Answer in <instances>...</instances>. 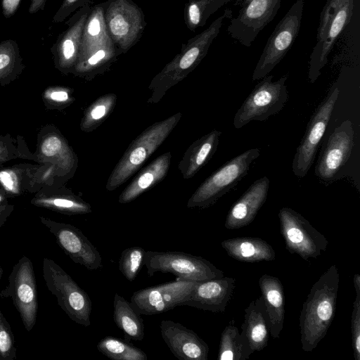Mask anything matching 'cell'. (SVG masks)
<instances>
[{"mask_svg": "<svg viewBox=\"0 0 360 360\" xmlns=\"http://www.w3.org/2000/svg\"><path fill=\"white\" fill-rule=\"evenodd\" d=\"M316 42L309 60L308 79L314 83L339 39L345 48H360V0H326L320 14Z\"/></svg>", "mask_w": 360, "mask_h": 360, "instance_id": "cell-1", "label": "cell"}, {"mask_svg": "<svg viewBox=\"0 0 360 360\" xmlns=\"http://www.w3.org/2000/svg\"><path fill=\"white\" fill-rule=\"evenodd\" d=\"M340 274L331 265L311 286L300 316L302 349L313 351L325 337L334 319Z\"/></svg>", "mask_w": 360, "mask_h": 360, "instance_id": "cell-2", "label": "cell"}, {"mask_svg": "<svg viewBox=\"0 0 360 360\" xmlns=\"http://www.w3.org/2000/svg\"><path fill=\"white\" fill-rule=\"evenodd\" d=\"M231 16L232 11L226 8L207 28L181 45V51L152 79L148 87L153 91L149 103L158 102L170 87L184 79L200 63L219 34L224 20Z\"/></svg>", "mask_w": 360, "mask_h": 360, "instance_id": "cell-3", "label": "cell"}, {"mask_svg": "<svg viewBox=\"0 0 360 360\" xmlns=\"http://www.w3.org/2000/svg\"><path fill=\"white\" fill-rule=\"evenodd\" d=\"M120 55L106 30L101 3L92 6L72 74L90 80L108 70Z\"/></svg>", "mask_w": 360, "mask_h": 360, "instance_id": "cell-4", "label": "cell"}, {"mask_svg": "<svg viewBox=\"0 0 360 360\" xmlns=\"http://www.w3.org/2000/svg\"><path fill=\"white\" fill-rule=\"evenodd\" d=\"M178 112L147 127L128 146L110 174L106 189L114 191L125 183L162 144L179 122Z\"/></svg>", "mask_w": 360, "mask_h": 360, "instance_id": "cell-5", "label": "cell"}, {"mask_svg": "<svg viewBox=\"0 0 360 360\" xmlns=\"http://www.w3.org/2000/svg\"><path fill=\"white\" fill-rule=\"evenodd\" d=\"M42 271L46 288L60 308L72 321L89 326L92 302L89 295L53 259H43Z\"/></svg>", "mask_w": 360, "mask_h": 360, "instance_id": "cell-6", "label": "cell"}, {"mask_svg": "<svg viewBox=\"0 0 360 360\" xmlns=\"http://www.w3.org/2000/svg\"><path fill=\"white\" fill-rule=\"evenodd\" d=\"M259 155V148H250L226 162L198 186L188 199L187 207L205 209L214 205L247 175L252 162Z\"/></svg>", "mask_w": 360, "mask_h": 360, "instance_id": "cell-7", "label": "cell"}, {"mask_svg": "<svg viewBox=\"0 0 360 360\" xmlns=\"http://www.w3.org/2000/svg\"><path fill=\"white\" fill-rule=\"evenodd\" d=\"M101 4L108 33L121 54L126 53L143 34L145 14L132 0H107Z\"/></svg>", "mask_w": 360, "mask_h": 360, "instance_id": "cell-8", "label": "cell"}, {"mask_svg": "<svg viewBox=\"0 0 360 360\" xmlns=\"http://www.w3.org/2000/svg\"><path fill=\"white\" fill-rule=\"evenodd\" d=\"M274 76L268 75L258 82L243 101L234 119L236 129L244 127L251 121H266L279 112L288 100L285 82L287 75L273 82Z\"/></svg>", "mask_w": 360, "mask_h": 360, "instance_id": "cell-9", "label": "cell"}, {"mask_svg": "<svg viewBox=\"0 0 360 360\" xmlns=\"http://www.w3.org/2000/svg\"><path fill=\"white\" fill-rule=\"evenodd\" d=\"M144 266L149 277L156 272L171 273L176 278L202 281L224 276V272L206 259L178 251H146Z\"/></svg>", "mask_w": 360, "mask_h": 360, "instance_id": "cell-10", "label": "cell"}, {"mask_svg": "<svg viewBox=\"0 0 360 360\" xmlns=\"http://www.w3.org/2000/svg\"><path fill=\"white\" fill-rule=\"evenodd\" d=\"M304 7V0H296L277 24L257 63L252 81L268 75L290 49L300 30Z\"/></svg>", "mask_w": 360, "mask_h": 360, "instance_id": "cell-11", "label": "cell"}, {"mask_svg": "<svg viewBox=\"0 0 360 360\" xmlns=\"http://www.w3.org/2000/svg\"><path fill=\"white\" fill-rule=\"evenodd\" d=\"M0 297H11L25 328L31 331L36 323L38 302L34 270L30 258L22 256L13 266Z\"/></svg>", "mask_w": 360, "mask_h": 360, "instance_id": "cell-12", "label": "cell"}, {"mask_svg": "<svg viewBox=\"0 0 360 360\" xmlns=\"http://www.w3.org/2000/svg\"><path fill=\"white\" fill-rule=\"evenodd\" d=\"M280 229L285 248L304 260L316 258L326 250L328 241L295 210L284 207L278 212Z\"/></svg>", "mask_w": 360, "mask_h": 360, "instance_id": "cell-13", "label": "cell"}, {"mask_svg": "<svg viewBox=\"0 0 360 360\" xmlns=\"http://www.w3.org/2000/svg\"><path fill=\"white\" fill-rule=\"evenodd\" d=\"M339 95L340 89L335 87L311 115L292 160V172L296 176H305L313 165L318 146L326 131Z\"/></svg>", "mask_w": 360, "mask_h": 360, "instance_id": "cell-14", "label": "cell"}, {"mask_svg": "<svg viewBox=\"0 0 360 360\" xmlns=\"http://www.w3.org/2000/svg\"><path fill=\"white\" fill-rule=\"evenodd\" d=\"M199 281H176L141 289L134 292L130 303L142 315L167 311L186 300Z\"/></svg>", "mask_w": 360, "mask_h": 360, "instance_id": "cell-15", "label": "cell"}, {"mask_svg": "<svg viewBox=\"0 0 360 360\" xmlns=\"http://www.w3.org/2000/svg\"><path fill=\"white\" fill-rule=\"evenodd\" d=\"M282 0H245L227 32L232 39L250 47L260 32L277 14Z\"/></svg>", "mask_w": 360, "mask_h": 360, "instance_id": "cell-16", "label": "cell"}, {"mask_svg": "<svg viewBox=\"0 0 360 360\" xmlns=\"http://www.w3.org/2000/svg\"><path fill=\"white\" fill-rule=\"evenodd\" d=\"M40 220L54 236L60 248L75 263L90 271L103 267L101 255L80 229L72 224L43 217H40Z\"/></svg>", "mask_w": 360, "mask_h": 360, "instance_id": "cell-17", "label": "cell"}, {"mask_svg": "<svg viewBox=\"0 0 360 360\" xmlns=\"http://www.w3.org/2000/svg\"><path fill=\"white\" fill-rule=\"evenodd\" d=\"M354 145L353 125L349 120H347L330 135L315 167L316 176L324 181L334 179L348 161Z\"/></svg>", "mask_w": 360, "mask_h": 360, "instance_id": "cell-18", "label": "cell"}, {"mask_svg": "<svg viewBox=\"0 0 360 360\" xmlns=\"http://www.w3.org/2000/svg\"><path fill=\"white\" fill-rule=\"evenodd\" d=\"M89 4L77 10L51 48L55 68L65 75L72 74L77 62L82 34L91 8Z\"/></svg>", "mask_w": 360, "mask_h": 360, "instance_id": "cell-19", "label": "cell"}, {"mask_svg": "<svg viewBox=\"0 0 360 360\" xmlns=\"http://www.w3.org/2000/svg\"><path fill=\"white\" fill-rule=\"evenodd\" d=\"M160 329L165 344L179 360H207L209 347L193 330L172 320H162Z\"/></svg>", "mask_w": 360, "mask_h": 360, "instance_id": "cell-20", "label": "cell"}, {"mask_svg": "<svg viewBox=\"0 0 360 360\" xmlns=\"http://www.w3.org/2000/svg\"><path fill=\"white\" fill-rule=\"evenodd\" d=\"M235 287V278L225 276L199 281L189 297L179 306H188L214 313L224 312Z\"/></svg>", "mask_w": 360, "mask_h": 360, "instance_id": "cell-21", "label": "cell"}, {"mask_svg": "<svg viewBox=\"0 0 360 360\" xmlns=\"http://www.w3.org/2000/svg\"><path fill=\"white\" fill-rule=\"evenodd\" d=\"M269 179L263 176L255 181L235 202L226 217L227 229H236L250 224L266 202Z\"/></svg>", "mask_w": 360, "mask_h": 360, "instance_id": "cell-22", "label": "cell"}, {"mask_svg": "<svg viewBox=\"0 0 360 360\" xmlns=\"http://www.w3.org/2000/svg\"><path fill=\"white\" fill-rule=\"evenodd\" d=\"M259 286L266 308L269 334L272 338H278L285 316L283 286L277 277L266 274L259 278Z\"/></svg>", "mask_w": 360, "mask_h": 360, "instance_id": "cell-23", "label": "cell"}, {"mask_svg": "<svg viewBox=\"0 0 360 360\" xmlns=\"http://www.w3.org/2000/svg\"><path fill=\"white\" fill-rule=\"evenodd\" d=\"M171 159V152H167L142 169L120 193L118 202L121 204L129 203L162 181L167 174Z\"/></svg>", "mask_w": 360, "mask_h": 360, "instance_id": "cell-24", "label": "cell"}, {"mask_svg": "<svg viewBox=\"0 0 360 360\" xmlns=\"http://www.w3.org/2000/svg\"><path fill=\"white\" fill-rule=\"evenodd\" d=\"M241 335L251 351L259 352L268 344L269 329L266 308L262 296L252 300L245 309Z\"/></svg>", "mask_w": 360, "mask_h": 360, "instance_id": "cell-25", "label": "cell"}, {"mask_svg": "<svg viewBox=\"0 0 360 360\" xmlns=\"http://www.w3.org/2000/svg\"><path fill=\"white\" fill-rule=\"evenodd\" d=\"M221 132L213 130L194 141L186 150L178 165L185 179L193 177L212 158L219 143Z\"/></svg>", "mask_w": 360, "mask_h": 360, "instance_id": "cell-26", "label": "cell"}, {"mask_svg": "<svg viewBox=\"0 0 360 360\" xmlns=\"http://www.w3.org/2000/svg\"><path fill=\"white\" fill-rule=\"evenodd\" d=\"M31 203L68 215L85 214L92 212L91 205L79 197L56 188H42L32 199Z\"/></svg>", "mask_w": 360, "mask_h": 360, "instance_id": "cell-27", "label": "cell"}, {"mask_svg": "<svg viewBox=\"0 0 360 360\" xmlns=\"http://www.w3.org/2000/svg\"><path fill=\"white\" fill-rule=\"evenodd\" d=\"M221 245L229 257L240 262H269L276 258L272 246L257 237L229 238L223 240Z\"/></svg>", "mask_w": 360, "mask_h": 360, "instance_id": "cell-28", "label": "cell"}, {"mask_svg": "<svg viewBox=\"0 0 360 360\" xmlns=\"http://www.w3.org/2000/svg\"><path fill=\"white\" fill-rule=\"evenodd\" d=\"M38 150L39 161L55 165L62 176L75 167L77 158L59 132L45 134L41 139Z\"/></svg>", "mask_w": 360, "mask_h": 360, "instance_id": "cell-29", "label": "cell"}, {"mask_svg": "<svg viewBox=\"0 0 360 360\" xmlns=\"http://www.w3.org/2000/svg\"><path fill=\"white\" fill-rule=\"evenodd\" d=\"M113 319L127 341H141L145 337L143 320L130 302L116 293L113 300Z\"/></svg>", "mask_w": 360, "mask_h": 360, "instance_id": "cell-30", "label": "cell"}, {"mask_svg": "<svg viewBox=\"0 0 360 360\" xmlns=\"http://www.w3.org/2000/svg\"><path fill=\"white\" fill-rule=\"evenodd\" d=\"M39 167L18 165L0 169V185L8 198L22 195L25 191H34Z\"/></svg>", "mask_w": 360, "mask_h": 360, "instance_id": "cell-31", "label": "cell"}, {"mask_svg": "<svg viewBox=\"0 0 360 360\" xmlns=\"http://www.w3.org/2000/svg\"><path fill=\"white\" fill-rule=\"evenodd\" d=\"M25 65L18 43L13 39L0 42V85L6 86L18 79Z\"/></svg>", "mask_w": 360, "mask_h": 360, "instance_id": "cell-32", "label": "cell"}, {"mask_svg": "<svg viewBox=\"0 0 360 360\" xmlns=\"http://www.w3.org/2000/svg\"><path fill=\"white\" fill-rule=\"evenodd\" d=\"M253 354L238 328L228 325L223 330L218 352V360H246Z\"/></svg>", "mask_w": 360, "mask_h": 360, "instance_id": "cell-33", "label": "cell"}, {"mask_svg": "<svg viewBox=\"0 0 360 360\" xmlns=\"http://www.w3.org/2000/svg\"><path fill=\"white\" fill-rule=\"evenodd\" d=\"M231 0H188L184 10V20L187 28L195 32L203 27L209 18Z\"/></svg>", "mask_w": 360, "mask_h": 360, "instance_id": "cell-34", "label": "cell"}, {"mask_svg": "<svg viewBox=\"0 0 360 360\" xmlns=\"http://www.w3.org/2000/svg\"><path fill=\"white\" fill-rule=\"evenodd\" d=\"M98 350L112 360H147L146 354L139 347L113 336H105L97 344Z\"/></svg>", "mask_w": 360, "mask_h": 360, "instance_id": "cell-35", "label": "cell"}, {"mask_svg": "<svg viewBox=\"0 0 360 360\" xmlns=\"http://www.w3.org/2000/svg\"><path fill=\"white\" fill-rule=\"evenodd\" d=\"M117 96L108 94L99 97L84 111L80 128L85 132H90L98 127L110 115L115 106Z\"/></svg>", "mask_w": 360, "mask_h": 360, "instance_id": "cell-36", "label": "cell"}, {"mask_svg": "<svg viewBox=\"0 0 360 360\" xmlns=\"http://www.w3.org/2000/svg\"><path fill=\"white\" fill-rule=\"evenodd\" d=\"M146 250L139 246L124 249L119 259V270L129 281H134L144 265Z\"/></svg>", "mask_w": 360, "mask_h": 360, "instance_id": "cell-37", "label": "cell"}, {"mask_svg": "<svg viewBox=\"0 0 360 360\" xmlns=\"http://www.w3.org/2000/svg\"><path fill=\"white\" fill-rule=\"evenodd\" d=\"M42 99L49 109H63L75 101L72 89L61 86H52L46 89L42 94Z\"/></svg>", "mask_w": 360, "mask_h": 360, "instance_id": "cell-38", "label": "cell"}, {"mask_svg": "<svg viewBox=\"0 0 360 360\" xmlns=\"http://www.w3.org/2000/svg\"><path fill=\"white\" fill-rule=\"evenodd\" d=\"M17 348L11 327L0 311V360H14Z\"/></svg>", "mask_w": 360, "mask_h": 360, "instance_id": "cell-39", "label": "cell"}, {"mask_svg": "<svg viewBox=\"0 0 360 360\" xmlns=\"http://www.w3.org/2000/svg\"><path fill=\"white\" fill-rule=\"evenodd\" d=\"M351 316V332L353 354L360 360V291H356Z\"/></svg>", "mask_w": 360, "mask_h": 360, "instance_id": "cell-40", "label": "cell"}, {"mask_svg": "<svg viewBox=\"0 0 360 360\" xmlns=\"http://www.w3.org/2000/svg\"><path fill=\"white\" fill-rule=\"evenodd\" d=\"M91 0H63L59 8L53 17V22L56 23L63 22L77 10L91 4Z\"/></svg>", "mask_w": 360, "mask_h": 360, "instance_id": "cell-41", "label": "cell"}, {"mask_svg": "<svg viewBox=\"0 0 360 360\" xmlns=\"http://www.w3.org/2000/svg\"><path fill=\"white\" fill-rule=\"evenodd\" d=\"M4 138L0 139V165L12 159L28 158L26 153H21L11 142L6 143Z\"/></svg>", "mask_w": 360, "mask_h": 360, "instance_id": "cell-42", "label": "cell"}, {"mask_svg": "<svg viewBox=\"0 0 360 360\" xmlns=\"http://www.w3.org/2000/svg\"><path fill=\"white\" fill-rule=\"evenodd\" d=\"M21 0H2L1 10L4 16L6 18L13 16L17 11Z\"/></svg>", "mask_w": 360, "mask_h": 360, "instance_id": "cell-43", "label": "cell"}, {"mask_svg": "<svg viewBox=\"0 0 360 360\" xmlns=\"http://www.w3.org/2000/svg\"><path fill=\"white\" fill-rule=\"evenodd\" d=\"M13 207V205L8 203L0 205V229L4 226L8 217L11 214Z\"/></svg>", "mask_w": 360, "mask_h": 360, "instance_id": "cell-44", "label": "cell"}, {"mask_svg": "<svg viewBox=\"0 0 360 360\" xmlns=\"http://www.w3.org/2000/svg\"><path fill=\"white\" fill-rule=\"evenodd\" d=\"M47 0H31L28 8L30 14H34L39 11H44Z\"/></svg>", "mask_w": 360, "mask_h": 360, "instance_id": "cell-45", "label": "cell"}, {"mask_svg": "<svg viewBox=\"0 0 360 360\" xmlns=\"http://www.w3.org/2000/svg\"><path fill=\"white\" fill-rule=\"evenodd\" d=\"M7 198H8V197H7L4 190L0 185V205L8 204V202Z\"/></svg>", "mask_w": 360, "mask_h": 360, "instance_id": "cell-46", "label": "cell"}, {"mask_svg": "<svg viewBox=\"0 0 360 360\" xmlns=\"http://www.w3.org/2000/svg\"><path fill=\"white\" fill-rule=\"evenodd\" d=\"M4 270L1 267H0V281L3 275Z\"/></svg>", "mask_w": 360, "mask_h": 360, "instance_id": "cell-47", "label": "cell"}]
</instances>
